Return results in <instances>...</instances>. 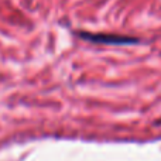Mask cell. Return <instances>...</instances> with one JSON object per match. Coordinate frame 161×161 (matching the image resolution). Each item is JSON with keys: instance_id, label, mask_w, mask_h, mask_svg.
<instances>
[{"instance_id": "obj_1", "label": "cell", "mask_w": 161, "mask_h": 161, "mask_svg": "<svg viewBox=\"0 0 161 161\" xmlns=\"http://www.w3.org/2000/svg\"><path fill=\"white\" fill-rule=\"evenodd\" d=\"M82 38H86L89 41L95 42H106V44H131L136 42V38H127V37H120V36H108V34H88V33H80L79 34Z\"/></svg>"}]
</instances>
